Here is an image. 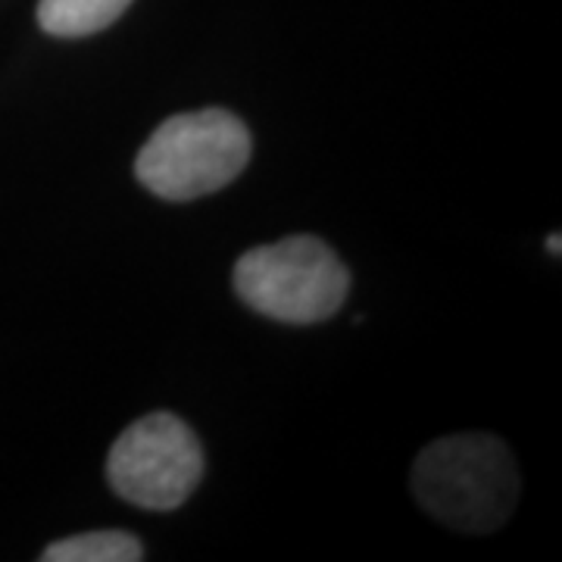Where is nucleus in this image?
<instances>
[{
  "instance_id": "7",
  "label": "nucleus",
  "mask_w": 562,
  "mask_h": 562,
  "mask_svg": "<svg viewBox=\"0 0 562 562\" xmlns=\"http://www.w3.org/2000/svg\"><path fill=\"white\" fill-rule=\"evenodd\" d=\"M547 250L553 254V257H560V235H553V238H547Z\"/></svg>"
},
{
  "instance_id": "6",
  "label": "nucleus",
  "mask_w": 562,
  "mask_h": 562,
  "mask_svg": "<svg viewBox=\"0 0 562 562\" xmlns=\"http://www.w3.org/2000/svg\"><path fill=\"white\" fill-rule=\"evenodd\" d=\"M44 562H138L144 560V547L135 535L103 528V531H88L66 541L50 543L44 553Z\"/></svg>"
},
{
  "instance_id": "1",
  "label": "nucleus",
  "mask_w": 562,
  "mask_h": 562,
  "mask_svg": "<svg viewBox=\"0 0 562 562\" xmlns=\"http://www.w3.org/2000/svg\"><path fill=\"white\" fill-rule=\"evenodd\" d=\"M422 509L447 528L487 535L513 516L522 479L509 447L494 435H453L428 443L413 465Z\"/></svg>"
},
{
  "instance_id": "4",
  "label": "nucleus",
  "mask_w": 562,
  "mask_h": 562,
  "mask_svg": "<svg viewBox=\"0 0 562 562\" xmlns=\"http://www.w3.org/2000/svg\"><path fill=\"white\" fill-rule=\"evenodd\" d=\"M203 479L198 435L172 413H150L122 431L106 457V482L122 501L169 513L188 501Z\"/></svg>"
},
{
  "instance_id": "2",
  "label": "nucleus",
  "mask_w": 562,
  "mask_h": 562,
  "mask_svg": "<svg viewBox=\"0 0 562 562\" xmlns=\"http://www.w3.org/2000/svg\"><path fill=\"white\" fill-rule=\"evenodd\" d=\"M254 138L235 113L210 106L166 120L140 147L138 181L162 201H198L238 179Z\"/></svg>"
},
{
  "instance_id": "5",
  "label": "nucleus",
  "mask_w": 562,
  "mask_h": 562,
  "mask_svg": "<svg viewBox=\"0 0 562 562\" xmlns=\"http://www.w3.org/2000/svg\"><path fill=\"white\" fill-rule=\"evenodd\" d=\"M132 0H41V29L54 38H85L110 29Z\"/></svg>"
},
{
  "instance_id": "3",
  "label": "nucleus",
  "mask_w": 562,
  "mask_h": 562,
  "mask_svg": "<svg viewBox=\"0 0 562 562\" xmlns=\"http://www.w3.org/2000/svg\"><path fill=\"white\" fill-rule=\"evenodd\" d=\"M232 281L254 313L288 325L331 319L350 291V272L341 257L313 235L247 250L235 262Z\"/></svg>"
}]
</instances>
